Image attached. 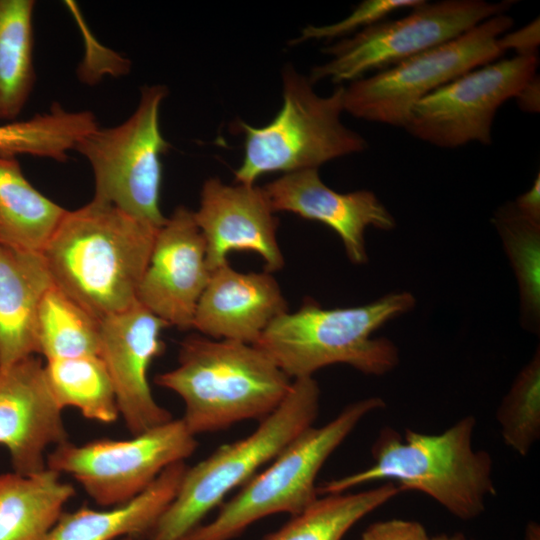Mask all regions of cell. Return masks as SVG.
<instances>
[{"label": "cell", "instance_id": "1", "mask_svg": "<svg viewBox=\"0 0 540 540\" xmlns=\"http://www.w3.org/2000/svg\"><path fill=\"white\" fill-rule=\"evenodd\" d=\"M157 230L92 199L67 210L42 255L54 285L100 321L137 302Z\"/></svg>", "mask_w": 540, "mask_h": 540}, {"label": "cell", "instance_id": "2", "mask_svg": "<svg viewBox=\"0 0 540 540\" xmlns=\"http://www.w3.org/2000/svg\"><path fill=\"white\" fill-rule=\"evenodd\" d=\"M476 419L467 415L438 434L406 429L404 436L383 428L372 446L373 463L361 471L324 482L318 495L342 493L385 480L403 491L432 498L453 516L472 520L497 493L490 454L473 447Z\"/></svg>", "mask_w": 540, "mask_h": 540}, {"label": "cell", "instance_id": "3", "mask_svg": "<svg viewBox=\"0 0 540 540\" xmlns=\"http://www.w3.org/2000/svg\"><path fill=\"white\" fill-rule=\"evenodd\" d=\"M292 381L256 345L201 335L185 338L177 367L154 379L181 397V419L195 436L263 420L283 401Z\"/></svg>", "mask_w": 540, "mask_h": 540}, {"label": "cell", "instance_id": "4", "mask_svg": "<svg viewBox=\"0 0 540 540\" xmlns=\"http://www.w3.org/2000/svg\"><path fill=\"white\" fill-rule=\"evenodd\" d=\"M415 297L393 292L365 305L323 308L307 299L295 312L276 317L254 344L292 380L313 377L333 364H346L381 376L399 363V351L387 338L372 333L412 310Z\"/></svg>", "mask_w": 540, "mask_h": 540}, {"label": "cell", "instance_id": "5", "mask_svg": "<svg viewBox=\"0 0 540 540\" xmlns=\"http://www.w3.org/2000/svg\"><path fill=\"white\" fill-rule=\"evenodd\" d=\"M313 377L294 379L280 405L248 436L224 444L187 467L178 491L147 540H181L238 486L270 463L292 440L313 426L320 408Z\"/></svg>", "mask_w": 540, "mask_h": 540}, {"label": "cell", "instance_id": "6", "mask_svg": "<svg viewBox=\"0 0 540 540\" xmlns=\"http://www.w3.org/2000/svg\"><path fill=\"white\" fill-rule=\"evenodd\" d=\"M282 81L283 103L271 122L262 127L237 123L245 141L243 160L234 172L236 183L254 185L269 173L318 169L368 147L366 139L340 119L344 85L319 96L309 77L292 67L284 68Z\"/></svg>", "mask_w": 540, "mask_h": 540}, {"label": "cell", "instance_id": "7", "mask_svg": "<svg viewBox=\"0 0 540 540\" xmlns=\"http://www.w3.org/2000/svg\"><path fill=\"white\" fill-rule=\"evenodd\" d=\"M385 406L381 397L364 398L344 407L326 424L309 427L221 505L212 521L181 540H232L267 516L302 512L319 496L316 478L327 459L367 415Z\"/></svg>", "mask_w": 540, "mask_h": 540}, {"label": "cell", "instance_id": "8", "mask_svg": "<svg viewBox=\"0 0 540 540\" xmlns=\"http://www.w3.org/2000/svg\"><path fill=\"white\" fill-rule=\"evenodd\" d=\"M167 95L165 85H144L136 109L124 122L107 128L98 126L74 150L92 169L93 200L110 204L156 229L167 219L160 209V191L161 156L169 143L159 121Z\"/></svg>", "mask_w": 540, "mask_h": 540}, {"label": "cell", "instance_id": "9", "mask_svg": "<svg viewBox=\"0 0 540 540\" xmlns=\"http://www.w3.org/2000/svg\"><path fill=\"white\" fill-rule=\"evenodd\" d=\"M514 20L493 16L460 36L344 86V111L354 117L404 127L411 108L437 88L498 60L501 37Z\"/></svg>", "mask_w": 540, "mask_h": 540}, {"label": "cell", "instance_id": "10", "mask_svg": "<svg viewBox=\"0 0 540 540\" xmlns=\"http://www.w3.org/2000/svg\"><path fill=\"white\" fill-rule=\"evenodd\" d=\"M513 1L444 0L423 2L406 16L383 20L323 49L331 58L311 71L314 84H336L363 78L422 51L450 41L483 21L504 14Z\"/></svg>", "mask_w": 540, "mask_h": 540}, {"label": "cell", "instance_id": "11", "mask_svg": "<svg viewBox=\"0 0 540 540\" xmlns=\"http://www.w3.org/2000/svg\"><path fill=\"white\" fill-rule=\"evenodd\" d=\"M197 440L182 419H171L130 439L66 441L46 457V466L71 475L97 504L113 507L142 493L169 466L184 462Z\"/></svg>", "mask_w": 540, "mask_h": 540}, {"label": "cell", "instance_id": "12", "mask_svg": "<svg viewBox=\"0 0 540 540\" xmlns=\"http://www.w3.org/2000/svg\"><path fill=\"white\" fill-rule=\"evenodd\" d=\"M538 65V54L514 55L462 74L419 100L403 128L442 148L488 145L497 110L537 75Z\"/></svg>", "mask_w": 540, "mask_h": 540}, {"label": "cell", "instance_id": "13", "mask_svg": "<svg viewBox=\"0 0 540 540\" xmlns=\"http://www.w3.org/2000/svg\"><path fill=\"white\" fill-rule=\"evenodd\" d=\"M211 274L194 212L178 206L156 232L136 301L168 326L192 329Z\"/></svg>", "mask_w": 540, "mask_h": 540}, {"label": "cell", "instance_id": "14", "mask_svg": "<svg viewBox=\"0 0 540 540\" xmlns=\"http://www.w3.org/2000/svg\"><path fill=\"white\" fill-rule=\"evenodd\" d=\"M168 325L138 302L99 321V356L113 383L120 416L132 435L170 421L148 381L152 361L163 354Z\"/></svg>", "mask_w": 540, "mask_h": 540}, {"label": "cell", "instance_id": "15", "mask_svg": "<svg viewBox=\"0 0 540 540\" xmlns=\"http://www.w3.org/2000/svg\"><path fill=\"white\" fill-rule=\"evenodd\" d=\"M195 221L206 247L211 271L228 262L232 251H252L265 262V271L282 269L284 257L277 242L278 219L263 188L214 177L205 180Z\"/></svg>", "mask_w": 540, "mask_h": 540}, {"label": "cell", "instance_id": "16", "mask_svg": "<svg viewBox=\"0 0 540 540\" xmlns=\"http://www.w3.org/2000/svg\"><path fill=\"white\" fill-rule=\"evenodd\" d=\"M62 411L36 355L0 367V445L8 450L14 472L44 470L47 448L68 441Z\"/></svg>", "mask_w": 540, "mask_h": 540}, {"label": "cell", "instance_id": "17", "mask_svg": "<svg viewBox=\"0 0 540 540\" xmlns=\"http://www.w3.org/2000/svg\"><path fill=\"white\" fill-rule=\"evenodd\" d=\"M263 189L274 212H291L335 231L354 264L368 261L367 227L390 231L396 226L393 215L372 191L336 192L323 183L318 169L285 173Z\"/></svg>", "mask_w": 540, "mask_h": 540}, {"label": "cell", "instance_id": "18", "mask_svg": "<svg viewBox=\"0 0 540 540\" xmlns=\"http://www.w3.org/2000/svg\"><path fill=\"white\" fill-rule=\"evenodd\" d=\"M286 311L287 302L271 273H241L226 262L212 271L193 328L212 339L255 344Z\"/></svg>", "mask_w": 540, "mask_h": 540}, {"label": "cell", "instance_id": "19", "mask_svg": "<svg viewBox=\"0 0 540 540\" xmlns=\"http://www.w3.org/2000/svg\"><path fill=\"white\" fill-rule=\"evenodd\" d=\"M53 284L42 253L0 244V367L38 354V311Z\"/></svg>", "mask_w": 540, "mask_h": 540}, {"label": "cell", "instance_id": "20", "mask_svg": "<svg viewBox=\"0 0 540 540\" xmlns=\"http://www.w3.org/2000/svg\"><path fill=\"white\" fill-rule=\"evenodd\" d=\"M187 466L166 468L142 493L107 510L63 512L45 540H133L146 537L174 499Z\"/></svg>", "mask_w": 540, "mask_h": 540}, {"label": "cell", "instance_id": "21", "mask_svg": "<svg viewBox=\"0 0 540 540\" xmlns=\"http://www.w3.org/2000/svg\"><path fill=\"white\" fill-rule=\"evenodd\" d=\"M60 473L0 474V540H45L75 496Z\"/></svg>", "mask_w": 540, "mask_h": 540}, {"label": "cell", "instance_id": "22", "mask_svg": "<svg viewBox=\"0 0 540 540\" xmlns=\"http://www.w3.org/2000/svg\"><path fill=\"white\" fill-rule=\"evenodd\" d=\"M66 212L29 182L17 158L0 157V244L42 253Z\"/></svg>", "mask_w": 540, "mask_h": 540}, {"label": "cell", "instance_id": "23", "mask_svg": "<svg viewBox=\"0 0 540 540\" xmlns=\"http://www.w3.org/2000/svg\"><path fill=\"white\" fill-rule=\"evenodd\" d=\"M34 0H0V121L24 110L33 91Z\"/></svg>", "mask_w": 540, "mask_h": 540}, {"label": "cell", "instance_id": "24", "mask_svg": "<svg viewBox=\"0 0 540 540\" xmlns=\"http://www.w3.org/2000/svg\"><path fill=\"white\" fill-rule=\"evenodd\" d=\"M402 492L399 485L387 481L359 492L319 495L263 540H342L357 522Z\"/></svg>", "mask_w": 540, "mask_h": 540}, {"label": "cell", "instance_id": "25", "mask_svg": "<svg viewBox=\"0 0 540 540\" xmlns=\"http://www.w3.org/2000/svg\"><path fill=\"white\" fill-rule=\"evenodd\" d=\"M44 370L62 410L73 407L85 418L105 424L119 418L113 383L99 355L48 360Z\"/></svg>", "mask_w": 540, "mask_h": 540}, {"label": "cell", "instance_id": "26", "mask_svg": "<svg viewBox=\"0 0 540 540\" xmlns=\"http://www.w3.org/2000/svg\"><path fill=\"white\" fill-rule=\"evenodd\" d=\"M37 346L46 361L99 355V321L53 284L39 307Z\"/></svg>", "mask_w": 540, "mask_h": 540}, {"label": "cell", "instance_id": "27", "mask_svg": "<svg viewBox=\"0 0 540 540\" xmlns=\"http://www.w3.org/2000/svg\"><path fill=\"white\" fill-rule=\"evenodd\" d=\"M515 271L522 325L538 333L540 325V221L520 212L513 203L501 206L492 219Z\"/></svg>", "mask_w": 540, "mask_h": 540}, {"label": "cell", "instance_id": "28", "mask_svg": "<svg viewBox=\"0 0 540 540\" xmlns=\"http://www.w3.org/2000/svg\"><path fill=\"white\" fill-rule=\"evenodd\" d=\"M507 447L527 456L540 438V350L520 370L496 411Z\"/></svg>", "mask_w": 540, "mask_h": 540}, {"label": "cell", "instance_id": "29", "mask_svg": "<svg viewBox=\"0 0 540 540\" xmlns=\"http://www.w3.org/2000/svg\"><path fill=\"white\" fill-rule=\"evenodd\" d=\"M423 0H364L344 19L324 26H307L301 35L292 41L298 44L307 40L334 39L347 37L354 31H360L385 18L394 11L413 8Z\"/></svg>", "mask_w": 540, "mask_h": 540}, {"label": "cell", "instance_id": "30", "mask_svg": "<svg viewBox=\"0 0 540 540\" xmlns=\"http://www.w3.org/2000/svg\"><path fill=\"white\" fill-rule=\"evenodd\" d=\"M425 527L418 521L388 519L369 525L360 540H430Z\"/></svg>", "mask_w": 540, "mask_h": 540}, {"label": "cell", "instance_id": "31", "mask_svg": "<svg viewBox=\"0 0 540 540\" xmlns=\"http://www.w3.org/2000/svg\"><path fill=\"white\" fill-rule=\"evenodd\" d=\"M539 19L513 32H507L501 37L505 51H515V55L537 54L540 43Z\"/></svg>", "mask_w": 540, "mask_h": 540}, {"label": "cell", "instance_id": "32", "mask_svg": "<svg viewBox=\"0 0 540 540\" xmlns=\"http://www.w3.org/2000/svg\"><path fill=\"white\" fill-rule=\"evenodd\" d=\"M514 204L525 216L540 221V173L537 174L530 189L521 194Z\"/></svg>", "mask_w": 540, "mask_h": 540}, {"label": "cell", "instance_id": "33", "mask_svg": "<svg viewBox=\"0 0 540 540\" xmlns=\"http://www.w3.org/2000/svg\"><path fill=\"white\" fill-rule=\"evenodd\" d=\"M516 99L520 109L527 112H539L540 82L538 75L523 87Z\"/></svg>", "mask_w": 540, "mask_h": 540}, {"label": "cell", "instance_id": "34", "mask_svg": "<svg viewBox=\"0 0 540 540\" xmlns=\"http://www.w3.org/2000/svg\"><path fill=\"white\" fill-rule=\"evenodd\" d=\"M524 540H540V526L538 523L534 521L528 523Z\"/></svg>", "mask_w": 540, "mask_h": 540}, {"label": "cell", "instance_id": "35", "mask_svg": "<svg viewBox=\"0 0 540 540\" xmlns=\"http://www.w3.org/2000/svg\"><path fill=\"white\" fill-rule=\"evenodd\" d=\"M430 540H468L466 536L463 533H453V534H438L436 536L431 537Z\"/></svg>", "mask_w": 540, "mask_h": 540}, {"label": "cell", "instance_id": "36", "mask_svg": "<svg viewBox=\"0 0 540 540\" xmlns=\"http://www.w3.org/2000/svg\"><path fill=\"white\" fill-rule=\"evenodd\" d=\"M118 540H133L131 538H121V539H118Z\"/></svg>", "mask_w": 540, "mask_h": 540}]
</instances>
